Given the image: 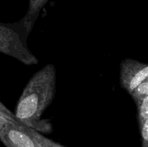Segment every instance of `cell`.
Listing matches in <instances>:
<instances>
[{"instance_id": "1", "label": "cell", "mask_w": 148, "mask_h": 147, "mask_svg": "<svg viewBox=\"0 0 148 147\" xmlns=\"http://www.w3.org/2000/svg\"><path fill=\"white\" fill-rule=\"evenodd\" d=\"M56 94V68L46 65L29 80L17 102L16 118L23 125L37 131L51 132L49 122H40V116L51 104Z\"/></svg>"}, {"instance_id": "2", "label": "cell", "mask_w": 148, "mask_h": 147, "mask_svg": "<svg viewBox=\"0 0 148 147\" xmlns=\"http://www.w3.org/2000/svg\"><path fill=\"white\" fill-rule=\"evenodd\" d=\"M28 35L21 20L13 24L0 22V53L12 56L25 65L38 63V59L27 47Z\"/></svg>"}, {"instance_id": "3", "label": "cell", "mask_w": 148, "mask_h": 147, "mask_svg": "<svg viewBox=\"0 0 148 147\" xmlns=\"http://www.w3.org/2000/svg\"><path fill=\"white\" fill-rule=\"evenodd\" d=\"M148 79V66L132 59H126L120 63V85L131 94L139 84Z\"/></svg>"}, {"instance_id": "4", "label": "cell", "mask_w": 148, "mask_h": 147, "mask_svg": "<svg viewBox=\"0 0 148 147\" xmlns=\"http://www.w3.org/2000/svg\"><path fill=\"white\" fill-rule=\"evenodd\" d=\"M0 140L7 147H37L25 126L0 115Z\"/></svg>"}, {"instance_id": "5", "label": "cell", "mask_w": 148, "mask_h": 147, "mask_svg": "<svg viewBox=\"0 0 148 147\" xmlns=\"http://www.w3.org/2000/svg\"><path fill=\"white\" fill-rule=\"evenodd\" d=\"M25 131L31 137L37 147H64L58 143L49 139L44 135H41L38 131H36L30 127L25 126Z\"/></svg>"}, {"instance_id": "6", "label": "cell", "mask_w": 148, "mask_h": 147, "mask_svg": "<svg viewBox=\"0 0 148 147\" xmlns=\"http://www.w3.org/2000/svg\"><path fill=\"white\" fill-rule=\"evenodd\" d=\"M137 108V118H138L139 125L144 123L148 120V96L145 97L142 100L136 103Z\"/></svg>"}, {"instance_id": "7", "label": "cell", "mask_w": 148, "mask_h": 147, "mask_svg": "<svg viewBox=\"0 0 148 147\" xmlns=\"http://www.w3.org/2000/svg\"><path fill=\"white\" fill-rule=\"evenodd\" d=\"M134 102L137 103L145 97L148 96V79L139 84L130 94Z\"/></svg>"}, {"instance_id": "8", "label": "cell", "mask_w": 148, "mask_h": 147, "mask_svg": "<svg viewBox=\"0 0 148 147\" xmlns=\"http://www.w3.org/2000/svg\"><path fill=\"white\" fill-rule=\"evenodd\" d=\"M0 115L4 118H7V119H10L12 117L13 113L7 109L1 102H0Z\"/></svg>"}]
</instances>
